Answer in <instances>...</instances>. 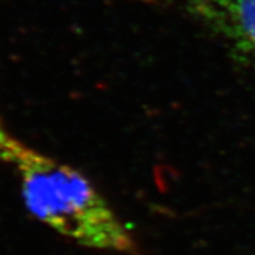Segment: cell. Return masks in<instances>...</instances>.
Masks as SVG:
<instances>
[{
    "label": "cell",
    "instance_id": "1",
    "mask_svg": "<svg viewBox=\"0 0 255 255\" xmlns=\"http://www.w3.org/2000/svg\"><path fill=\"white\" fill-rule=\"evenodd\" d=\"M0 162L19 181L31 214L57 234L92 250L135 251L127 226L89 178L20 141L1 120Z\"/></svg>",
    "mask_w": 255,
    "mask_h": 255
},
{
    "label": "cell",
    "instance_id": "2",
    "mask_svg": "<svg viewBox=\"0 0 255 255\" xmlns=\"http://www.w3.org/2000/svg\"><path fill=\"white\" fill-rule=\"evenodd\" d=\"M197 18L255 65V0H187Z\"/></svg>",
    "mask_w": 255,
    "mask_h": 255
}]
</instances>
